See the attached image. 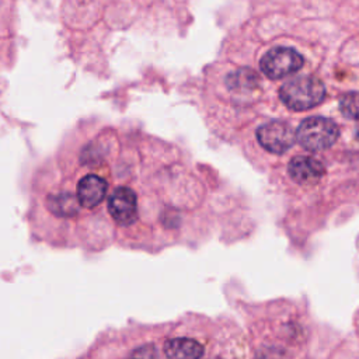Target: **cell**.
<instances>
[{"label": "cell", "mask_w": 359, "mask_h": 359, "mask_svg": "<svg viewBox=\"0 0 359 359\" xmlns=\"http://www.w3.org/2000/svg\"><path fill=\"white\" fill-rule=\"evenodd\" d=\"M259 79L254 70L250 69H238L230 73L226 79L227 87L231 90H252L257 87Z\"/></svg>", "instance_id": "30bf717a"}, {"label": "cell", "mask_w": 359, "mask_h": 359, "mask_svg": "<svg viewBox=\"0 0 359 359\" xmlns=\"http://www.w3.org/2000/svg\"><path fill=\"white\" fill-rule=\"evenodd\" d=\"M107 182L98 175L88 174L77 184V201L83 208H95L107 195Z\"/></svg>", "instance_id": "52a82bcc"}, {"label": "cell", "mask_w": 359, "mask_h": 359, "mask_svg": "<svg viewBox=\"0 0 359 359\" xmlns=\"http://www.w3.org/2000/svg\"><path fill=\"white\" fill-rule=\"evenodd\" d=\"M339 111L349 119H359V91L344 94L339 100Z\"/></svg>", "instance_id": "8fae6325"}, {"label": "cell", "mask_w": 359, "mask_h": 359, "mask_svg": "<svg viewBox=\"0 0 359 359\" xmlns=\"http://www.w3.org/2000/svg\"><path fill=\"white\" fill-rule=\"evenodd\" d=\"M48 209L60 217H70L77 215L79 212V201L69 192H62L56 195H50L48 198Z\"/></svg>", "instance_id": "9c48e42d"}, {"label": "cell", "mask_w": 359, "mask_h": 359, "mask_svg": "<svg viewBox=\"0 0 359 359\" xmlns=\"http://www.w3.org/2000/svg\"><path fill=\"white\" fill-rule=\"evenodd\" d=\"M292 180L302 185H313L318 182L325 174L323 163L314 157L296 156L289 161L287 167Z\"/></svg>", "instance_id": "8992f818"}, {"label": "cell", "mask_w": 359, "mask_h": 359, "mask_svg": "<svg viewBox=\"0 0 359 359\" xmlns=\"http://www.w3.org/2000/svg\"><path fill=\"white\" fill-rule=\"evenodd\" d=\"M303 62V56L297 50L292 48L278 46L268 50L262 56L261 70L266 77L278 80L300 70Z\"/></svg>", "instance_id": "3957f363"}, {"label": "cell", "mask_w": 359, "mask_h": 359, "mask_svg": "<svg viewBox=\"0 0 359 359\" xmlns=\"http://www.w3.org/2000/svg\"><path fill=\"white\" fill-rule=\"evenodd\" d=\"M338 136V125L324 116H311L304 119L296 132V140L310 151L330 149L337 142Z\"/></svg>", "instance_id": "7a4b0ae2"}, {"label": "cell", "mask_w": 359, "mask_h": 359, "mask_svg": "<svg viewBox=\"0 0 359 359\" xmlns=\"http://www.w3.org/2000/svg\"><path fill=\"white\" fill-rule=\"evenodd\" d=\"M257 139L265 150L271 153L282 154L283 151H286L294 144L296 132L286 122L272 121L258 128Z\"/></svg>", "instance_id": "277c9868"}, {"label": "cell", "mask_w": 359, "mask_h": 359, "mask_svg": "<svg viewBox=\"0 0 359 359\" xmlns=\"http://www.w3.org/2000/svg\"><path fill=\"white\" fill-rule=\"evenodd\" d=\"M325 95V87L321 80L313 76H299L286 81L279 97L282 102L293 111H306L318 105Z\"/></svg>", "instance_id": "6da1fadb"}, {"label": "cell", "mask_w": 359, "mask_h": 359, "mask_svg": "<svg viewBox=\"0 0 359 359\" xmlns=\"http://www.w3.org/2000/svg\"><path fill=\"white\" fill-rule=\"evenodd\" d=\"M164 352L168 359H201L203 346L191 338H172L165 342Z\"/></svg>", "instance_id": "ba28073f"}, {"label": "cell", "mask_w": 359, "mask_h": 359, "mask_svg": "<svg viewBox=\"0 0 359 359\" xmlns=\"http://www.w3.org/2000/svg\"><path fill=\"white\" fill-rule=\"evenodd\" d=\"M356 139L359 140V126H358V130H356Z\"/></svg>", "instance_id": "7c38bea8"}, {"label": "cell", "mask_w": 359, "mask_h": 359, "mask_svg": "<svg viewBox=\"0 0 359 359\" xmlns=\"http://www.w3.org/2000/svg\"><path fill=\"white\" fill-rule=\"evenodd\" d=\"M108 210L112 219L121 226H129L137 219V201L130 188H116L108 201Z\"/></svg>", "instance_id": "5b68a950"}]
</instances>
